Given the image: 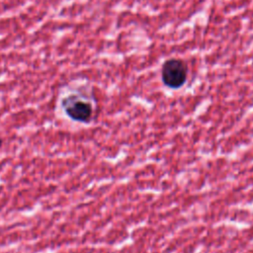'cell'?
I'll use <instances>...</instances> for the list:
<instances>
[{"label":"cell","instance_id":"3","mask_svg":"<svg viewBox=\"0 0 253 253\" xmlns=\"http://www.w3.org/2000/svg\"><path fill=\"white\" fill-rule=\"evenodd\" d=\"M1 145H2V139L0 138V147H1Z\"/></svg>","mask_w":253,"mask_h":253},{"label":"cell","instance_id":"2","mask_svg":"<svg viewBox=\"0 0 253 253\" xmlns=\"http://www.w3.org/2000/svg\"><path fill=\"white\" fill-rule=\"evenodd\" d=\"M62 108L65 114L73 121L88 123L92 117V106L77 95H69L62 100Z\"/></svg>","mask_w":253,"mask_h":253},{"label":"cell","instance_id":"1","mask_svg":"<svg viewBox=\"0 0 253 253\" xmlns=\"http://www.w3.org/2000/svg\"><path fill=\"white\" fill-rule=\"evenodd\" d=\"M188 75L186 63L179 58H169L164 61L161 69V79L165 86L171 89L182 87Z\"/></svg>","mask_w":253,"mask_h":253}]
</instances>
